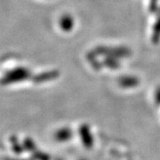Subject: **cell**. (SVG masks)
Wrapping results in <instances>:
<instances>
[{"label": "cell", "instance_id": "ba28073f", "mask_svg": "<svg viewBox=\"0 0 160 160\" xmlns=\"http://www.w3.org/2000/svg\"><path fill=\"white\" fill-rule=\"evenodd\" d=\"M149 10L151 12H155L158 10V0H150V3H149Z\"/></svg>", "mask_w": 160, "mask_h": 160}, {"label": "cell", "instance_id": "52a82bcc", "mask_svg": "<svg viewBox=\"0 0 160 160\" xmlns=\"http://www.w3.org/2000/svg\"><path fill=\"white\" fill-rule=\"evenodd\" d=\"M151 41L154 45H158L160 42V16L157 19L156 22L153 25Z\"/></svg>", "mask_w": 160, "mask_h": 160}, {"label": "cell", "instance_id": "7a4b0ae2", "mask_svg": "<svg viewBox=\"0 0 160 160\" xmlns=\"http://www.w3.org/2000/svg\"><path fill=\"white\" fill-rule=\"evenodd\" d=\"M31 78H32V74L29 69L25 67H16L6 72V74L4 75L2 78V84L10 85V84L18 83Z\"/></svg>", "mask_w": 160, "mask_h": 160}, {"label": "cell", "instance_id": "277c9868", "mask_svg": "<svg viewBox=\"0 0 160 160\" xmlns=\"http://www.w3.org/2000/svg\"><path fill=\"white\" fill-rule=\"evenodd\" d=\"M59 25H60V28H61V29L62 31L66 32V33L70 32L73 29V28H74V18H73L72 15H70L69 13H65V14L62 15V17L60 18Z\"/></svg>", "mask_w": 160, "mask_h": 160}, {"label": "cell", "instance_id": "8992f818", "mask_svg": "<svg viewBox=\"0 0 160 160\" xmlns=\"http://www.w3.org/2000/svg\"><path fill=\"white\" fill-rule=\"evenodd\" d=\"M102 66L111 69H117L120 67L119 59L114 57H105L102 60Z\"/></svg>", "mask_w": 160, "mask_h": 160}, {"label": "cell", "instance_id": "9c48e42d", "mask_svg": "<svg viewBox=\"0 0 160 160\" xmlns=\"http://www.w3.org/2000/svg\"><path fill=\"white\" fill-rule=\"evenodd\" d=\"M155 98H156V102L160 103V86L157 89L156 93H155Z\"/></svg>", "mask_w": 160, "mask_h": 160}, {"label": "cell", "instance_id": "3957f363", "mask_svg": "<svg viewBox=\"0 0 160 160\" xmlns=\"http://www.w3.org/2000/svg\"><path fill=\"white\" fill-rule=\"evenodd\" d=\"M60 75L59 70L56 69H52V70H48V71H45V72H41L38 74L35 75L32 77V81L34 83H44V82H47V81H51V80L57 78Z\"/></svg>", "mask_w": 160, "mask_h": 160}, {"label": "cell", "instance_id": "5b68a950", "mask_svg": "<svg viewBox=\"0 0 160 160\" xmlns=\"http://www.w3.org/2000/svg\"><path fill=\"white\" fill-rule=\"evenodd\" d=\"M140 83L138 78L133 76H123L118 78V84L124 88H132L137 86Z\"/></svg>", "mask_w": 160, "mask_h": 160}, {"label": "cell", "instance_id": "6da1fadb", "mask_svg": "<svg viewBox=\"0 0 160 160\" xmlns=\"http://www.w3.org/2000/svg\"><path fill=\"white\" fill-rule=\"evenodd\" d=\"M93 52L97 56L103 57H114L118 59L129 57L132 54L130 48L124 46H97L92 49Z\"/></svg>", "mask_w": 160, "mask_h": 160}]
</instances>
